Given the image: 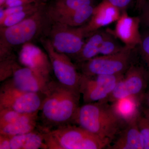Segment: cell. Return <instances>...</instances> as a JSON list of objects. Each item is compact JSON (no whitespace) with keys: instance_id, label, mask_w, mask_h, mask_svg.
<instances>
[{"instance_id":"obj_1","label":"cell","mask_w":149,"mask_h":149,"mask_svg":"<svg viewBox=\"0 0 149 149\" xmlns=\"http://www.w3.org/2000/svg\"><path fill=\"white\" fill-rule=\"evenodd\" d=\"M80 95L57 80H51L40 110L42 124L38 127L42 130H49L73 124Z\"/></svg>"},{"instance_id":"obj_2","label":"cell","mask_w":149,"mask_h":149,"mask_svg":"<svg viewBox=\"0 0 149 149\" xmlns=\"http://www.w3.org/2000/svg\"><path fill=\"white\" fill-rule=\"evenodd\" d=\"M127 124L106 101L79 107L73 122L110 144Z\"/></svg>"},{"instance_id":"obj_3","label":"cell","mask_w":149,"mask_h":149,"mask_svg":"<svg viewBox=\"0 0 149 149\" xmlns=\"http://www.w3.org/2000/svg\"><path fill=\"white\" fill-rule=\"evenodd\" d=\"M51 22L45 4L17 24L0 27V59L12 54L13 48L31 42L42 34L46 35Z\"/></svg>"},{"instance_id":"obj_4","label":"cell","mask_w":149,"mask_h":149,"mask_svg":"<svg viewBox=\"0 0 149 149\" xmlns=\"http://www.w3.org/2000/svg\"><path fill=\"white\" fill-rule=\"evenodd\" d=\"M47 149H102L110 143L78 125L42 130Z\"/></svg>"},{"instance_id":"obj_5","label":"cell","mask_w":149,"mask_h":149,"mask_svg":"<svg viewBox=\"0 0 149 149\" xmlns=\"http://www.w3.org/2000/svg\"><path fill=\"white\" fill-rule=\"evenodd\" d=\"M133 50L125 46L117 53L97 56L78 63L80 73L89 76L124 74L133 62Z\"/></svg>"},{"instance_id":"obj_6","label":"cell","mask_w":149,"mask_h":149,"mask_svg":"<svg viewBox=\"0 0 149 149\" xmlns=\"http://www.w3.org/2000/svg\"><path fill=\"white\" fill-rule=\"evenodd\" d=\"M45 95L23 91L10 78L3 81L0 88V109L13 110L22 113L40 111Z\"/></svg>"},{"instance_id":"obj_7","label":"cell","mask_w":149,"mask_h":149,"mask_svg":"<svg viewBox=\"0 0 149 149\" xmlns=\"http://www.w3.org/2000/svg\"><path fill=\"white\" fill-rule=\"evenodd\" d=\"M46 36L56 51L72 58L80 52L87 37L83 25L72 27L52 21Z\"/></svg>"},{"instance_id":"obj_8","label":"cell","mask_w":149,"mask_h":149,"mask_svg":"<svg viewBox=\"0 0 149 149\" xmlns=\"http://www.w3.org/2000/svg\"><path fill=\"white\" fill-rule=\"evenodd\" d=\"M41 40L57 80L67 88L80 94L81 74L77 71V66L69 56L56 51L48 38H42Z\"/></svg>"},{"instance_id":"obj_9","label":"cell","mask_w":149,"mask_h":149,"mask_svg":"<svg viewBox=\"0 0 149 149\" xmlns=\"http://www.w3.org/2000/svg\"><path fill=\"white\" fill-rule=\"evenodd\" d=\"M123 75L124 74L89 76L81 74L80 91L83 95L85 103L107 102Z\"/></svg>"},{"instance_id":"obj_10","label":"cell","mask_w":149,"mask_h":149,"mask_svg":"<svg viewBox=\"0 0 149 149\" xmlns=\"http://www.w3.org/2000/svg\"><path fill=\"white\" fill-rule=\"evenodd\" d=\"M146 74L144 67L133 62L117 83L107 102L113 103L119 99L131 96L140 99L146 87Z\"/></svg>"},{"instance_id":"obj_11","label":"cell","mask_w":149,"mask_h":149,"mask_svg":"<svg viewBox=\"0 0 149 149\" xmlns=\"http://www.w3.org/2000/svg\"><path fill=\"white\" fill-rule=\"evenodd\" d=\"M116 22L114 29L108 31L124 43V46L134 49L138 47L142 40L140 17L130 16L126 10H123Z\"/></svg>"},{"instance_id":"obj_12","label":"cell","mask_w":149,"mask_h":149,"mask_svg":"<svg viewBox=\"0 0 149 149\" xmlns=\"http://www.w3.org/2000/svg\"><path fill=\"white\" fill-rule=\"evenodd\" d=\"M19 63L40 73L48 79L53 71L50 61L47 54L31 42L22 46L18 55Z\"/></svg>"},{"instance_id":"obj_13","label":"cell","mask_w":149,"mask_h":149,"mask_svg":"<svg viewBox=\"0 0 149 149\" xmlns=\"http://www.w3.org/2000/svg\"><path fill=\"white\" fill-rule=\"evenodd\" d=\"M10 79L16 87L21 90L44 95L52 80L29 68L21 65L15 71Z\"/></svg>"},{"instance_id":"obj_14","label":"cell","mask_w":149,"mask_h":149,"mask_svg":"<svg viewBox=\"0 0 149 149\" xmlns=\"http://www.w3.org/2000/svg\"><path fill=\"white\" fill-rule=\"evenodd\" d=\"M120 10L107 0H103L95 6L93 14L87 24L83 25L87 37L102 27L116 22L120 17Z\"/></svg>"},{"instance_id":"obj_15","label":"cell","mask_w":149,"mask_h":149,"mask_svg":"<svg viewBox=\"0 0 149 149\" xmlns=\"http://www.w3.org/2000/svg\"><path fill=\"white\" fill-rule=\"evenodd\" d=\"M47 149L42 130L37 129L25 134H0V149Z\"/></svg>"},{"instance_id":"obj_16","label":"cell","mask_w":149,"mask_h":149,"mask_svg":"<svg viewBox=\"0 0 149 149\" xmlns=\"http://www.w3.org/2000/svg\"><path fill=\"white\" fill-rule=\"evenodd\" d=\"M109 149H143L138 120L127 123L107 147Z\"/></svg>"},{"instance_id":"obj_17","label":"cell","mask_w":149,"mask_h":149,"mask_svg":"<svg viewBox=\"0 0 149 149\" xmlns=\"http://www.w3.org/2000/svg\"><path fill=\"white\" fill-rule=\"evenodd\" d=\"M45 4V3L42 2L5 9L1 7L0 27H10L17 24L35 13Z\"/></svg>"},{"instance_id":"obj_18","label":"cell","mask_w":149,"mask_h":149,"mask_svg":"<svg viewBox=\"0 0 149 149\" xmlns=\"http://www.w3.org/2000/svg\"><path fill=\"white\" fill-rule=\"evenodd\" d=\"M94 7L93 5H91L63 13L47 15L51 21L59 22L70 27H80L89 21Z\"/></svg>"},{"instance_id":"obj_19","label":"cell","mask_w":149,"mask_h":149,"mask_svg":"<svg viewBox=\"0 0 149 149\" xmlns=\"http://www.w3.org/2000/svg\"><path fill=\"white\" fill-rule=\"evenodd\" d=\"M39 112L22 113L12 123L0 128V134L14 136L25 134L35 130L38 125Z\"/></svg>"},{"instance_id":"obj_20","label":"cell","mask_w":149,"mask_h":149,"mask_svg":"<svg viewBox=\"0 0 149 149\" xmlns=\"http://www.w3.org/2000/svg\"><path fill=\"white\" fill-rule=\"evenodd\" d=\"M140 99L128 97L112 103V107L116 114L126 123L138 120L140 114Z\"/></svg>"},{"instance_id":"obj_21","label":"cell","mask_w":149,"mask_h":149,"mask_svg":"<svg viewBox=\"0 0 149 149\" xmlns=\"http://www.w3.org/2000/svg\"><path fill=\"white\" fill-rule=\"evenodd\" d=\"M107 33V30H99L88 37L79 54L72 57L77 64L87 61L100 55L101 46Z\"/></svg>"},{"instance_id":"obj_22","label":"cell","mask_w":149,"mask_h":149,"mask_svg":"<svg viewBox=\"0 0 149 149\" xmlns=\"http://www.w3.org/2000/svg\"><path fill=\"white\" fill-rule=\"evenodd\" d=\"M93 5V0H54L49 6H46L48 15L63 13Z\"/></svg>"},{"instance_id":"obj_23","label":"cell","mask_w":149,"mask_h":149,"mask_svg":"<svg viewBox=\"0 0 149 149\" xmlns=\"http://www.w3.org/2000/svg\"><path fill=\"white\" fill-rule=\"evenodd\" d=\"M13 54L0 60V81L3 82L11 78L15 71L20 66Z\"/></svg>"},{"instance_id":"obj_24","label":"cell","mask_w":149,"mask_h":149,"mask_svg":"<svg viewBox=\"0 0 149 149\" xmlns=\"http://www.w3.org/2000/svg\"><path fill=\"white\" fill-rule=\"evenodd\" d=\"M107 30V34L100 49V55H109L117 53L122 50L125 46L120 45L116 40V38Z\"/></svg>"},{"instance_id":"obj_25","label":"cell","mask_w":149,"mask_h":149,"mask_svg":"<svg viewBox=\"0 0 149 149\" xmlns=\"http://www.w3.org/2000/svg\"><path fill=\"white\" fill-rule=\"evenodd\" d=\"M22 113L6 109H0V128L12 123Z\"/></svg>"},{"instance_id":"obj_26","label":"cell","mask_w":149,"mask_h":149,"mask_svg":"<svg viewBox=\"0 0 149 149\" xmlns=\"http://www.w3.org/2000/svg\"><path fill=\"white\" fill-rule=\"evenodd\" d=\"M141 58L149 67V29L142 34V40L138 46Z\"/></svg>"},{"instance_id":"obj_27","label":"cell","mask_w":149,"mask_h":149,"mask_svg":"<svg viewBox=\"0 0 149 149\" xmlns=\"http://www.w3.org/2000/svg\"><path fill=\"white\" fill-rule=\"evenodd\" d=\"M138 124L143 137L144 149H149V119L140 115Z\"/></svg>"},{"instance_id":"obj_28","label":"cell","mask_w":149,"mask_h":149,"mask_svg":"<svg viewBox=\"0 0 149 149\" xmlns=\"http://www.w3.org/2000/svg\"><path fill=\"white\" fill-rule=\"evenodd\" d=\"M140 12L141 24L149 29V0L145 3Z\"/></svg>"},{"instance_id":"obj_29","label":"cell","mask_w":149,"mask_h":149,"mask_svg":"<svg viewBox=\"0 0 149 149\" xmlns=\"http://www.w3.org/2000/svg\"><path fill=\"white\" fill-rule=\"evenodd\" d=\"M43 0H6L4 6L6 8L24 5L34 3L44 2Z\"/></svg>"},{"instance_id":"obj_30","label":"cell","mask_w":149,"mask_h":149,"mask_svg":"<svg viewBox=\"0 0 149 149\" xmlns=\"http://www.w3.org/2000/svg\"><path fill=\"white\" fill-rule=\"evenodd\" d=\"M132 0H116L114 6L119 9L120 11L126 10V9L130 5Z\"/></svg>"},{"instance_id":"obj_31","label":"cell","mask_w":149,"mask_h":149,"mask_svg":"<svg viewBox=\"0 0 149 149\" xmlns=\"http://www.w3.org/2000/svg\"><path fill=\"white\" fill-rule=\"evenodd\" d=\"M148 0H136V8L140 11L145 4Z\"/></svg>"},{"instance_id":"obj_32","label":"cell","mask_w":149,"mask_h":149,"mask_svg":"<svg viewBox=\"0 0 149 149\" xmlns=\"http://www.w3.org/2000/svg\"><path fill=\"white\" fill-rule=\"evenodd\" d=\"M144 112L145 117L149 119V108H148L144 110Z\"/></svg>"},{"instance_id":"obj_33","label":"cell","mask_w":149,"mask_h":149,"mask_svg":"<svg viewBox=\"0 0 149 149\" xmlns=\"http://www.w3.org/2000/svg\"><path fill=\"white\" fill-rule=\"evenodd\" d=\"M6 0H0V6L1 7H3L5 4Z\"/></svg>"},{"instance_id":"obj_34","label":"cell","mask_w":149,"mask_h":149,"mask_svg":"<svg viewBox=\"0 0 149 149\" xmlns=\"http://www.w3.org/2000/svg\"><path fill=\"white\" fill-rule=\"evenodd\" d=\"M146 102L147 103V104L149 108V93L148 95V96H147L146 97Z\"/></svg>"},{"instance_id":"obj_35","label":"cell","mask_w":149,"mask_h":149,"mask_svg":"<svg viewBox=\"0 0 149 149\" xmlns=\"http://www.w3.org/2000/svg\"><path fill=\"white\" fill-rule=\"evenodd\" d=\"M108 1H109L110 3H111L113 5L114 4L116 0H107Z\"/></svg>"}]
</instances>
